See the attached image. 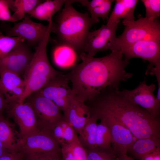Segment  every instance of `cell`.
I'll list each match as a JSON object with an SVG mask.
<instances>
[{
  "mask_svg": "<svg viewBox=\"0 0 160 160\" xmlns=\"http://www.w3.org/2000/svg\"><path fill=\"white\" fill-rule=\"evenodd\" d=\"M97 120L90 117L78 136L79 141L85 149L96 147V137Z\"/></svg>",
  "mask_w": 160,
  "mask_h": 160,
  "instance_id": "25",
  "label": "cell"
},
{
  "mask_svg": "<svg viewBox=\"0 0 160 160\" xmlns=\"http://www.w3.org/2000/svg\"><path fill=\"white\" fill-rule=\"evenodd\" d=\"M52 132L60 146L70 144L78 138L77 133L64 117L55 126Z\"/></svg>",
  "mask_w": 160,
  "mask_h": 160,
  "instance_id": "24",
  "label": "cell"
},
{
  "mask_svg": "<svg viewBox=\"0 0 160 160\" xmlns=\"http://www.w3.org/2000/svg\"><path fill=\"white\" fill-rule=\"evenodd\" d=\"M7 103L5 97L0 89V116L3 115L7 108Z\"/></svg>",
  "mask_w": 160,
  "mask_h": 160,
  "instance_id": "36",
  "label": "cell"
},
{
  "mask_svg": "<svg viewBox=\"0 0 160 160\" xmlns=\"http://www.w3.org/2000/svg\"><path fill=\"white\" fill-rule=\"evenodd\" d=\"M9 152L0 140V157Z\"/></svg>",
  "mask_w": 160,
  "mask_h": 160,
  "instance_id": "37",
  "label": "cell"
},
{
  "mask_svg": "<svg viewBox=\"0 0 160 160\" xmlns=\"http://www.w3.org/2000/svg\"><path fill=\"white\" fill-rule=\"evenodd\" d=\"M23 160H63L61 151L23 155Z\"/></svg>",
  "mask_w": 160,
  "mask_h": 160,
  "instance_id": "32",
  "label": "cell"
},
{
  "mask_svg": "<svg viewBox=\"0 0 160 160\" xmlns=\"http://www.w3.org/2000/svg\"><path fill=\"white\" fill-rule=\"evenodd\" d=\"M52 50V58L55 65L63 69H71L77 64L80 58L78 52L66 44L55 40Z\"/></svg>",
  "mask_w": 160,
  "mask_h": 160,
  "instance_id": "17",
  "label": "cell"
},
{
  "mask_svg": "<svg viewBox=\"0 0 160 160\" xmlns=\"http://www.w3.org/2000/svg\"><path fill=\"white\" fill-rule=\"evenodd\" d=\"M24 41L21 37L4 36L0 32V58L6 56L19 43Z\"/></svg>",
  "mask_w": 160,
  "mask_h": 160,
  "instance_id": "30",
  "label": "cell"
},
{
  "mask_svg": "<svg viewBox=\"0 0 160 160\" xmlns=\"http://www.w3.org/2000/svg\"><path fill=\"white\" fill-rule=\"evenodd\" d=\"M108 87L87 101L90 116L103 115L113 117L127 128L136 139L160 138V121L144 109Z\"/></svg>",
  "mask_w": 160,
  "mask_h": 160,
  "instance_id": "2",
  "label": "cell"
},
{
  "mask_svg": "<svg viewBox=\"0 0 160 160\" xmlns=\"http://www.w3.org/2000/svg\"><path fill=\"white\" fill-rule=\"evenodd\" d=\"M23 155L19 151L9 152L0 157V160H23Z\"/></svg>",
  "mask_w": 160,
  "mask_h": 160,
  "instance_id": "34",
  "label": "cell"
},
{
  "mask_svg": "<svg viewBox=\"0 0 160 160\" xmlns=\"http://www.w3.org/2000/svg\"><path fill=\"white\" fill-rule=\"evenodd\" d=\"M121 160H134L132 157L128 156L127 155H125L120 159Z\"/></svg>",
  "mask_w": 160,
  "mask_h": 160,
  "instance_id": "38",
  "label": "cell"
},
{
  "mask_svg": "<svg viewBox=\"0 0 160 160\" xmlns=\"http://www.w3.org/2000/svg\"><path fill=\"white\" fill-rule=\"evenodd\" d=\"M90 117L97 120H103L107 124L111 134L112 150L117 157L120 159L127 155L128 149L136 139L130 131L111 116L103 115H95Z\"/></svg>",
  "mask_w": 160,
  "mask_h": 160,
  "instance_id": "10",
  "label": "cell"
},
{
  "mask_svg": "<svg viewBox=\"0 0 160 160\" xmlns=\"http://www.w3.org/2000/svg\"><path fill=\"white\" fill-rule=\"evenodd\" d=\"M11 0H0V20L12 22L9 9Z\"/></svg>",
  "mask_w": 160,
  "mask_h": 160,
  "instance_id": "33",
  "label": "cell"
},
{
  "mask_svg": "<svg viewBox=\"0 0 160 160\" xmlns=\"http://www.w3.org/2000/svg\"><path fill=\"white\" fill-rule=\"evenodd\" d=\"M60 151L52 132L39 130L22 138L18 150L23 155Z\"/></svg>",
  "mask_w": 160,
  "mask_h": 160,
  "instance_id": "11",
  "label": "cell"
},
{
  "mask_svg": "<svg viewBox=\"0 0 160 160\" xmlns=\"http://www.w3.org/2000/svg\"><path fill=\"white\" fill-rule=\"evenodd\" d=\"M65 0L43 1L28 13L29 16L41 20L52 21L53 15L60 10Z\"/></svg>",
  "mask_w": 160,
  "mask_h": 160,
  "instance_id": "21",
  "label": "cell"
},
{
  "mask_svg": "<svg viewBox=\"0 0 160 160\" xmlns=\"http://www.w3.org/2000/svg\"><path fill=\"white\" fill-rule=\"evenodd\" d=\"M70 84L66 74L60 72L38 91L52 101L63 113L69 106L72 98L71 89Z\"/></svg>",
  "mask_w": 160,
  "mask_h": 160,
  "instance_id": "8",
  "label": "cell"
},
{
  "mask_svg": "<svg viewBox=\"0 0 160 160\" xmlns=\"http://www.w3.org/2000/svg\"><path fill=\"white\" fill-rule=\"evenodd\" d=\"M115 6L107 21V25L124 21L132 22L135 20L134 13L137 0H116Z\"/></svg>",
  "mask_w": 160,
  "mask_h": 160,
  "instance_id": "20",
  "label": "cell"
},
{
  "mask_svg": "<svg viewBox=\"0 0 160 160\" xmlns=\"http://www.w3.org/2000/svg\"><path fill=\"white\" fill-rule=\"evenodd\" d=\"M63 115L65 120L78 134L90 117L88 108L85 103L78 101L72 97Z\"/></svg>",
  "mask_w": 160,
  "mask_h": 160,
  "instance_id": "18",
  "label": "cell"
},
{
  "mask_svg": "<svg viewBox=\"0 0 160 160\" xmlns=\"http://www.w3.org/2000/svg\"><path fill=\"white\" fill-rule=\"evenodd\" d=\"M25 88L24 79L20 76L8 71H0V89L7 104L19 102Z\"/></svg>",
  "mask_w": 160,
  "mask_h": 160,
  "instance_id": "16",
  "label": "cell"
},
{
  "mask_svg": "<svg viewBox=\"0 0 160 160\" xmlns=\"http://www.w3.org/2000/svg\"><path fill=\"white\" fill-rule=\"evenodd\" d=\"M113 0H70L71 4L80 3L85 7L89 12L90 17L94 20H98L100 17L107 20Z\"/></svg>",
  "mask_w": 160,
  "mask_h": 160,
  "instance_id": "22",
  "label": "cell"
},
{
  "mask_svg": "<svg viewBox=\"0 0 160 160\" xmlns=\"http://www.w3.org/2000/svg\"><path fill=\"white\" fill-rule=\"evenodd\" d=\"M146 9V18L154 20L160 16V0H142Z\"/></svg>",
  "mask_w": 160,
  "mask_h": 160,
  "instance_id": "31",
  "label": "cell"
},
{
  "mask_svg": "<svg viewBox=\"0 0 160 160\" xmlns=\"http://www.w3.org/2000/svg\"><path fill=\"white\" fill-rule=\"evenodd\" d=\"M141 160H160V147L144 156Z\"/></svg>",
  "mask_w": 160,
  "mask_h": 160,
  "instance_id": "35",
  "label": "cell"
},
{
  "mask_svg": "<svg viewBox=\"0 0 160 160\" xmlns=\"http://www.w3.org/2000/svg\"><path fill=\"white\" fill-rule=\"evenodd\" d=\"M124 59L128 61L139 58L148 61L149 64L160 68V40L143 39L121 50Z\"/></svg>",
  "mask_w": 160,
  "mask_h": 160,
  "instance_id": "14",
  "label": "cell"
},
{
  "mask_svg": "<svg viewBox=\"0 0 160 160\" xmlns=\"http://www.w3.org/2000/svg\"><path fill=\"white\" fill-rule=\"evenodd\" d=\"M116 160H121L120 159L118 158Z\"/></svg>",
  "mask_w": 160,
  "mask_h": 160,
  "instance_id": "39",
  "label": "cell"
},
{
  "mask_svg": "<svg viewBox=\"0 0 160 160\" xmlns=\"http://www.w3.org/2000/svg\"><path fill=\"white\" fill-rule=\"evenodd\" d=\"M53 22L52 32L56 35V40L73 48L79 55L83 52L84 42L92 26L99 20H94L88 12L77 10L68 0Z\"/></svg>",
  "mask_w": 160,
  "mask_h": 160,
  "instance_id": "3",
  "label": "cell"
},
{
  "mask_svg": "<svg viewBox=\"0 0 160 160\" xmlns=\"http://www.w3.org/2000/svg\"><path fill=\"white\" fill-rule=\"evenodd\" d=\"M85 150L87 160H116L118 159L112 149L96 146Z\"/></svg>",
  "mask_w": 160,
  "mask_h": 160,
  "instance_id": "29",
  "label": "cell"
},
{
  "mask_svg": "<svg viewBox=\"0 0 160 160\" xmlns=\"http://www.w3.org/2000/svg\"><path fill=\"white\" fill-rule=\"evenodd\" d=\"M42 1L40 0H11L9 8L15 12L11 16L12 22L15 23L24 18L26 13H28Z\"/></svg>",
  "mask_w": 160,
  "mask_h": 160,
  "instance_id": "26",
  "label": "cell"
},
{
  "mask_svg": "<svg viewBox=\"0 0 160 160\" xmlns=\"http://www.w3.org/2000/svg\"><path fill=\"white\" fill-rule=\"evenodd\" d=\"M48 27V25L33 21L29 16L26 15L22 21L15 22L12 27L8 28L7 36L21 37L30 46H36L44 36Z\"/></svg>",
  "mask_w": 160,
  "mask_h": 160,
  "instance_id": "15",
  "label": "cell"
},
{
  "mask_svg": "<svg viewBox=\"0 0 160 160\" xmlns=\"http://www.w3.org/2000/svg\"><path fill=\"white\" fill-rule=\"evenodd\" d=\"M119 22L111 25L103 24L98 29L89 31L86 36L83 52L94 57L97 52L111 50H119L116 31Z\"/></svg>",
  "mask_w": 160,
  "mask_h": 160,
  "instance_id": "7",
  "label": "cell"
},
{
  "mask_svg": "<svg viewBox=\"0 0 160 160\" xmlns=\"http://www.w3.org/2000/svg\"><path fill=\"white\" fill-rule=\"evenodd\" d=\"M155 85L152 83L148 85L145 79L140 82L135 89L129 90L127 89L119 90L121 95L133 103L144 109L154 118H159L160 103L154 95Z\"/></svg>",
  "mask_w": 160,
  "mask_h": 160,
  "instance_id": "9",
  "label": "cell"
},
{
  "mask_svg": "<svg viewBox=\"0 0 160 160\" xmlns=\"http://www.w3.org/2000/svg\"><path fill=\"white\" fill-rule=\"evenodd\" d=\"M52 23H48V28L43 38L35 48L32 59L24 75L25 88L19 102L23 103L32 93L41 89L53 77L60 72L50 64L47 55V47L52 33Z\"/></svg>",
  "mask_w": 160,
  "mask_h": 160,
  "instance_id": "4",
  "label": "cell"
},
{
  "mask_svg": "<svg viewBox=\"0 0 160 160\" xmlns=\"http://www.w3.org/2000/svg\"><path fill=\"white\" fill-rule=\"evenodd\" d=\"M97 124L96 144L97 146L112 149V139L109 129L105 122L100 120Z\"/></svg>",
  "mask_w": 160,
  "mask_h": 160,
  "instance_id": "28",
  "label": "cell"
},
{
  "mask_svg": "<svg viewBox=\"0 0 160 160\" xmlns=\"http://www.w3.org/2000/svg\"><path fill=\"white\" fill-rule=\"evenodd\" d=\"M21 139L15 125L3 115L0 116V140L5 148L9 152L18 151Z\"/></svg>",
  "mask_w": 160,
  "mask_h": 160,
  "instance_id": "19",
  "label": "cell"
},
{
  "mask_svg": "<svg viewBox=\"0 0 160 160\" xmlns=\"http://www.w3.org/2000/svg\"><path fill=\"white\" fill-rule=\"evenodd\" d=\"M25 41L17 45L4 57L0 58V71H9L23 75L34 55Z\"/></svg>",
  "mask_w": 160,
  "mask_h": 160,
  "instance_id": "13",
  "label": "cell"
},
{
  "mask_svg": "<svg viewBox=\"0 0 160 160\" xmlns=\"http://www.w3.org/2000/svg\"><path fill=\"white\" fill-rule=\"evenodd\" d=\"M60 147L63 160H87L85 149L78 138L72 143Z\"/></svg>",
  "mask_w": 160,
  "mask_h": 160,
  "instance_id": "27",
  "label": "cell"
},
{
  "mask_svg": "<svg viewBox=\"0 0 160 160\" xmlns=\"http://www.w3.org/2000/svg\"><path fill=\"white\" fill-rule=\"evenodd\" d=\"M25 101L29 102L33 108L39 130L52 132L57 124L64 118L61 110L38 91L31 94Z\"/></svg>",
  "mask_w": 160,
  "mask_h": 160,
  "instance_id": "6",
  "label": "cell"
},
{
  "mask_svg": "<svg viewBox=\"0 0 160 160\" xmlns=\"http://www.w3.org/2000/svg\"><path fill=\"white\" fill-rule=\"evenodd\" d=\"M5 111L18 126L22 138L39 130L33 110L28 102L8 103Z\"/></svg>",
  "mask_w": 160,
  "mask_h": 160,
  "instance_id": "12",
  "label": "cell"
},
{
  "mask_svg": "<svg viewBox=\"0 0 160 160\" xmlns=\"http://www.w3.org/2000/svg\"><path fill=\"white\" fill-rule=\"evenodd\" d=\"M123 57L122 51L118 50L99 58L84 52L80 54L81 62L66 74L71 84L72 97L84 103L108 87L119 90L121 82L133 76L126 71L129 62L123 59Z\"/></svg>",
  "mask_w": 160,
  "mask_h": 160,
  "instance_id": "1",
  "label": "cell"
},
{
  "mask_svg": "<svg viewBox=\"0 0 160 160\" xmlns=\"http://www.w3.org/2000/svg\"><path fill=\"white\" fill-rule=\"evenodd\" d=\"M160 147V138L151 137L136 139L128 149L127 152L141 160L144 156Z\"/></svg>",
  "mask_w": 160,
  "mask_h": 160,
  "instance_id": "23",
  "label": "cell"
},
{
  "mask_svg": "<svg viewBox=\"0 0 160 160\" xmlns=\"http://www.w3.org/2000/svg\"><path fill=\"white\" fill-rule=\"evenodd\" d=\"M124 29L117 37V45L121 50L134 43L143 39L160 40V24L156 20H151L139 16L132 22L122 21Z\"/></svg>",
  "mask_w": 160,
  "mask_h": 160,
  "instance_id": "5",
  "label": "cell"
}]
</instances>
